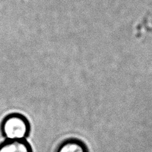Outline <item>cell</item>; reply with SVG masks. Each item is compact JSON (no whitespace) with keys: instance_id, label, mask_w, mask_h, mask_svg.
I'll list each match as a JSON object with an SVG mask.
<instances>
[{"instance_id":"2","label":"cell","mask_w":152,"mask_h":152,"mask_svg":"<svg viewBox=\"0 0 152 152\" xmlns=\"http://www.w3.org/2000/svg\"><path fill=\"white\" fill-rule=\"evenodd\" d=\"M0 152H33L25 140H6L0 144Z\"/></svg>"},{"instance_id":"3","label":"cell","mask_w":152,"mask_h":152,"mask_svg":"<svg viewBox=\"0 0 152 152\" xmlns=\"http://www.w3.org/2000/svg\"><path fill=\"white\" fill-rule=\"evenodd\" d=\"M56 152H88L86 145L78 139H68L58 146Z\"/></svg>"},{"instance_id":"1","label":"cell","mask_w":152,"mask_h":152,"mask_svg":"<svg viewBox=\"0 0 152 152\" xmlns=\"http://www.w3.org/2000/svg\"><path fill=\"white\" fill-rule=\"evenodd\" d=\"M31 125L25 116L11 113L3 119L1 131L6 140H25L29 136Z\"/></svg>"}]
</instances>
